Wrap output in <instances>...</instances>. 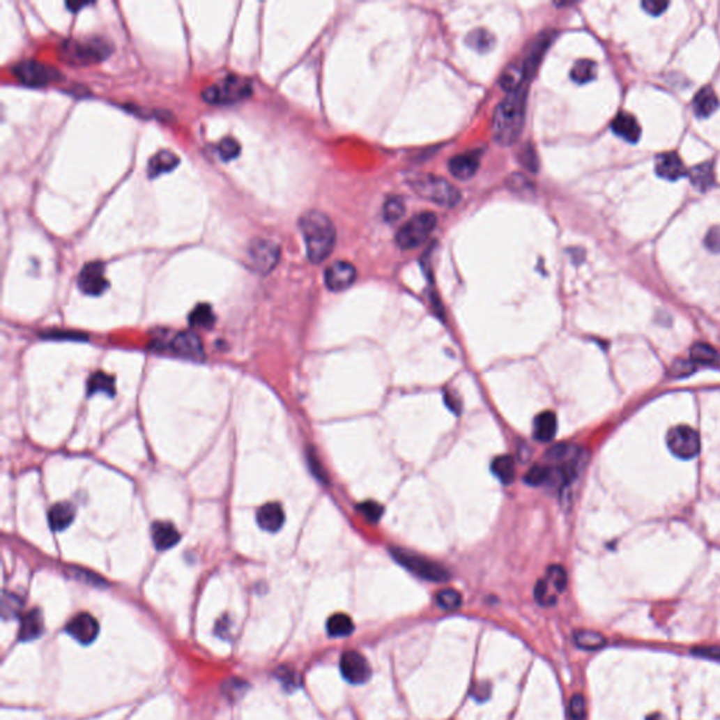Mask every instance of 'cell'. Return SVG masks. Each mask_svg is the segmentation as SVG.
Segmentation results:
<instances>
[{
	"instance_id": "1",
	"label": "cell",
	"mask_w": 720,
	"mask_h": 720,
	"mask_svg": "<svg viewBox=\"0 0 720 720\" xmlns=\"http://www.w3.org/2000/svg\"><path fill=\"white\" fill-rule=\"evenodd\" d=\"M529 82L522 84L497 106L493 117L494 141L503 146L515 144L523 130Z\"/></svg>"
},
{
	"instance_id": "2",
	"label": "cell",
	"mask_w": 720,
	"mask_h": 720,
	"mask_svg": "<svg viewBox=\"0 0 720 720\" xmlns=\"http://www.w3.org/2000/svg\"><path fill=\"white\" fill-rule=\"evenodd\" d=\"M309 262L321 263L334 251L337 231L331 218L318 210L305 211L298 220Z\"/></svg>"
},
{
	"instance_id": "3",
	"label": "cell",
	"mask_w": 720,
	"mask_h": 720,
	"mask_svg": "<svg viewBox=\"0 0 720 720\" xmlns=\"http://www.w3.org/2000/svg\"><path fill=\"white\" fill-rule=\"evenodd\" d=\"M251 95L252 82L241 75H227L201 92V98L210 105H232Z\"/></svg>"
},
{
	"instance_id": "4",
	"label": "cell",
	"mask_w": 720,
	"mask_h": 720,
	"mask_svg": "<svg viewBox=\"0 0 720 720\" xmlns=\"http://www.w3.org/2000/svg\"><path fill=\"white\" fill-rule=\"evenodd\" d=\"M410 185L415 194L441 207H454L461 199V193L454 185L436 175L418 176Z\"/></svg>"
},
{
	"instance_id": "5",
	"label": "cell",
	"mask_w": 720,
	"mask_h": 720,
	"mask_svg": "<svg viewBox=\"0 0 720 720\" xmlns=\"http://www.w3.org/2000/svg\"><path fill=\"white\" fill-rule=\"evenodd\" d=\"M391 556L398 565H401L404 569H407L408 572H411L422 580L432 583H445L450 579V573L443 566L414 551L395 547L391 549Z\"/></svg>"
},
{
	"instance_id": "6",
	"label": "cell",
	"mask_w": 720,
	"mask_h": 720,
	"mask_svg": "<svg viewBox=\"0 0 720 720\" xmlns=\"http://www.w3.org/2000/svg\"><path fill=\"white\" fill-rule=\"evenodd\" d=\"M436 224L438 218L434 213H420L398 229L395 235V244L404 251L415 250L427 241L432 231L436 228Z\"/></svg>"
},
{
	"instance_id": "7",
	"label": "cell",
	"mask_w": 720,
	"mask_h": 720,
	"mask_svg": "<svg viewBox=\"0 0 720 720\" xmlns=\"http://www.w3.org/2000/svg\"><path fill=\"white\" fill-rule=\"evenodd\" d=\"M110 54L109 44L102 40H69L61 49V58L73 65H88L102 61Z\"/></svg>"
},
{
	"instance_id": "8",
	"label": "cell",
	"mask_w": 720,
	"mask_h": 720,
	"mask_svg": "<svg viewBox=\"0 0 720 720\" xmlns=\"http://www.w3.org/2000/svg\"><path fill=\"white\" fill-rule=\"evenodd\" d=\"M13 73L22 84L31 88L47 86L52 82L59 81L62 77L61 72L54 66L33 59L22 61L17 65H15Z\"/></svg>"
},
{
	"instance_id": "9",
	"label": "cell",
	"mask_w": 720,
	"mask_h": 720,
	"mask_svg": "<svg viewBox=\"0 0 720 720\" xmlns=\"http://www.w3.org/2000/svg\"><path fill=\"white\" fill-rule=\"evenodd\" d=\"M667 446L670 452L680 459H694L699 454L700 450L699 434L688 425L674 427L668 431Z\"/></svg>"
},
{
	"instance_id": "10",
	"label": "cell",
	"mask_w": 720,
	"mask_h": 720,
	"mask_svg": "<svg viewBox=\"0 0 720 720\" xmlns=\"http://www.w3.org/2000/svg\"><path fill=\"white\" fill-rule=\"evenodd\" d=\"M248 258L255 272L268 275L279 263L280 247L270 239L256 238L250 244Z\"/></svg>"
},
{
	"instance_id": "11",
	"label": "cell",
	"mask_w": 720,
	"mask_h": 720,
	"mask_svg": "<svg viewBox=\"0 0 720 720\" xmlns=\"http://www.w3.org/2000/svg\"><path fill=\"white\" fill-rule=\"evenodd\" d=\"M77 287L88 296H100L109 287L105 265L100 261L86 263L77 276Z\"/></svg>"
},
{
	"instance_id": "12",
	"label": "cell",
	"mask_w": 720,
	"mask_h": 720,
	"mask_svg": "<svg viewBox=\"0 0 720 720\" xmlns=\"http://www.w3.org/2000/svg\"><path fill=\"white\" fill-rule=\"evenodd\" d=\"M99 622L86 612L73 616L72 620L66 625V633L81 645L93 643L99 636Z\"/></svg>"
},
{
	"instance_id": "13",
	"label": "cell",
	"mask_w": 720,
	"mask_h": 720,
	"mask_svg": "<svg viewBox=\"0 0 720 720\" xmlns=\"http://www.w3.org/2000/svg\"><path fill=\"white\" fill-rule=\"evenodd\" d=\"M341 673L348 682L360 685L370 678L372 668L362 654L346 652L341 657Z\"/></svg>"
},
{
	"instance_id": "14",
	"label": "cell",
	"mask_w": 720,
	"mask_h": 720,
	"mask_svg": "<svg viewBox=\"0 0 720 720\" xmlns=\"http://www.w3.org/2000/svg\"><path fill=\"white\" fill-rule=\"evenodd\" d=\"M171 351L186 360L192 362H203L204 360V348L201 339L197 334L190 331H183L178 334L171 342Z\"/></svg>"
},
{
	"instance_id": "15",
	"label": "cell",
	"mask_w": 720,
	"mask_h": 720,
	"mask_svg": "<svg viewBox=\"0 0 720 720\" xmlns=\"http://www.w3.org/2000/svg\"><path fill=\"white\" fill-rule=\"evenodd\" d=\"M325 286L331 291H344L356 280V268L344 261H338L325 270Z\"/></svg>"
},
{
	"instance_id": "16",
	"label": "cell",
	"mask_w": 720,
	"mask_h": 720,
	"mask_svg": "<svg viewBox=\"0 0 720 720\" xmlns=\"http://www.w3.org/2000/svg\"><path fill=\"white\" fill-rule=\"evenodd\" d=\"M480 168V153L477 151L464 152L453 156L449 161V172L459 181L471 179Z\"/></svg>"
},
{
	"instance_id": "17",
	"label": "cell",
	"mask_w": 720,
	"mask_h": 720,
	"mask_svg": "<svg viewBox=\"0 0 720 720\" xmlns=\"http://www.w3.org/2000/svg\"><path fill=\"white\" fill-rule=\"evenodd\" d=\"M656 172L660 178L671 182L681 179L688 174L681 158L675 152H664L657 156Z\"/></svg>"
},
{
	"instance_id": "18",
	"label": "cell",
	"mask_w": 720,
	"mask_h": 720,
	"mask_svg": "<svg viewBox=\"0 0 720 720\" xmlns=\"http://www.w3.org/2000/svg\"><path fill=\"white\" fill-rule=\"evenodd\" d=\"M179 162H181V159L175 152H172L169 149L158 151L155 155H152V158L148 162V168H146L148 176L151 179H153L164 174L172 172L179 165Z\"/></svg>"
},
{
	"instance_id": "19",
	"label": "cell",
	"mask_w": 720,
	"mask_h": 720,
	"mask_svg": "<svg viewBox=\"0 0 720 720\" xmlns=\"http://www.w3.org/2000/svg\"><path fill=\"white\" fill-rule=\"evenodd\" d=\"M258 525L266 532H277L284 523V512L280 504L269 503L262 505L256 514Z\"/></svg>"
},
{
	"instance_id": "20",
	"label": "cell",
	"mask_w": 720,
	"mask_h": 720,
	"mask_svg": "<svg viewBox=\"0 0 720 720\" xmlns=\"http://www.w3.org/2000/svg\"><path fill=\"white\" fill-rule=\"evenodd\" d=\"M151 535L158 550H168L181 540V533L171 522H155Z\"/></svg>"
},
{
	"instance_id": "21",
	"label": "cell",
	"mask_w": 720,
	"mask_h": 720,
	"mask_svg": "<svg viewBox=\"0 0 720 720\" xmlns=\"http://www.w3.org/2000/svg\"><path fill=\"white\" fill-rule=\"evenodd\" d=\"M612 130L616 135L622 137L627 142H637L640 135H642V128H640L636 117L630 113H619L613 121H612Z\"/></svg>"
},
{
	"instance_id": "22",
	"label": "cell",
	"mask_w": 720,
	"mask_h": 720,
	"mask_svg": "<svg viewBox=\"0 0 720 720\" xmlns=\"http://www.w3.org/2000/svg\"><path fill=\"white\" fill-rule=\"evenodd\" d=\"M44 633V619L38 609L30 611L22 619L19 640L20 642H31Z\"/></svg>"
},
{
	"instance_id": "23",
	"label": "cell",
	"mask_w": 720,
	"mask_h": 720,
	"mask_svg": "<svg viewBox=\"0 0 720 720\" xmlns=\"http://www.w3.org/2000/svg\"><path fill=\"white\" fill-rule=\"evenodd\" d=\"M557 432V418L551 411H543L533 421V438L537 442L547 443L554 439Z\"/></svg>"
},
{
	"instance_id": "24",
	"label": "cell",
	"mask_w": 720,
	"mask_h": 720,
	"mask_svg": "<svg viewBox=\"0 0 720 720\" xmlns=\"http://www.w3.org/2000/svg\"><path fill=\"white\" fill-rule=\"evenodd\" d=\"M692 107H694L695 114L700 118H705V117H709L710 114H713L719 107V99H717L714 91L710 86L702 88L695 95Z\"/></svg>"
},
{
	"instance_id": "25",
	"label": "cell",
	"mask_w": 720,
	"mask_h": 720,
	"mask_svg": "<svg viewBox=\"0 0 720 720\" xmlns=\"http://www.w3.org/2000/svg\"><path fill=\"white\" fill-rule=\"evenodd\" d=\"M75 507L70 503L55 504L48 514V522L52 530H65L75 519Z\"/></svg>"
},
{
	"instance_id": "26",
	"label": "cell",
	"mask_w": 720,
	"mask_h": 720,
	"mask_svg": "<svg viewBox=\"0 0 720 720\" xmlns=\"http://www.w3.org/2000/svg\"><path fill=\"white\" fill-rule=\"evenodd\" d=\"M688 176L691 179V183L699 192H702V193L706 192L714 183V174H713L712 162H703V164H700L698 167H694L688 172Z\"/></svg>"
},
{
	"instance_id": "27",
	"label": "cell",
	"mask_w": 720,
	"mask_h": 720,
	"mask_svg": "<svg viewBox=\"0 0 720 720\" xmlns=\"http://www.w3.org/2000/svg\"><path fill=\"white\" fill-rule=\"evenodd\" d=\"M574 642L580 649L594 652L602 649L606 645V638L594 630H577L574 633Z\"/></svg>"
},
{
	"instance_id": "28",
	"label": "cell",
	"mask_w": 720,
	"mask_h": 720,
	"mask_svg": "<svg viewBox=\"0 0 720 720\" xmlns=\"http://www.w3.org/2000/svg\"><path fill=\"white\" fill-rule=\"evenodd\" d=\"M544 459L549 460V461H553V463L563 464V463L580 459V449L577 446H573V445L560 443V445H556V446L550 447L546 452Z\"/></svg>"
},
{
	"instance_id": "29",
	"label": "cell",
	"mask_w": 720,
	"mask_h": 720,
	"mask_svg": "<svg viewBox=\"0 0 720 720\" xmlns=\"http://www.w3.org/2000/svg\"><path fill=\"white\" fill-rule=\"evenodd\" d=\"M491 470L494 475L500 480L503 484H511L515 477V463L514 459L508 454L498 456L493 460Z\"/></svg>"
},
{
	"instance_id": "30",
	"label": "cell",
	"mask_w": 720,
	"mask_h": 720,
	"mask_svg": "<svg viewBox=\"0 0 720 720\" xmlns=\"http://www.w3.org/2000/svg\"><path fill=\"white\" fill-rule=\"evenodd\" d=\"M327 630L332 637H345L352 634L355 625L346 613H335L327 622Z\"/></svg>"
},
{
	"instance_id": "31",
	"label": "cell",
	"mask_w": 720,
	"mask_h": 720,
	"mask_svg": "<svg viewBox=\"0 0 720 720\" xmlns=\"http://www.w3.org/2000/svg\"><path fill=\"white\" fill-rule=\"evenodd\" d=\"M570 75L574 82L580 85L588 84L597 76V63L591 59H580L574 63Z\"/></svg>"
},
{
	"instance_id": "32",
	"label": "cell",
	"mask_w": 720,
	"mask_h": 720,
	"mask_svg": "<svg viewBox=\"0 0 720 720\" xmlns=\"http://www.w3.org/2000/svg\"><path fill=\"white\" fill-rule=\"evenodd\" d=\"M189 323L196 328H210L215 323V315L208 304H199L189 315Z\"/></svg>"
},
{
	"instance_id": "33",
	"label": "cell",
	"mask_w": 720,
	"mask_h": 720,
	"mask_svg": "<svg viewBox=\"0 0 720 720\" xmlns=\"http://www.w3.org/2000/svg\"><path fill=\"white\" fill-rule=\"evenodd\" d=\"M466 43L468 44V47H471L473 49H475L478 52H487L496 44V38L487 30L477 29L468 34V37L466 38Z\"/></svg>"
},
{
	"instance_id": "34",
	"label": "cell",
	"mask_w": 720,
	"mask_h": 720,
	"mask_svg": "<svg viewBox=\"0 0 720 720\" xmlns=\"http://www.w3.org/2000/svg\"><path fill=\"white\" fill-rule=\"evenodd\" d=\"M114 391H116V384H114V378L112 376L99 372L89 377V381H88V392L89 394L103 392L107 395H113Z\"/></svg>"
},
{
	"instance_id": "35",
	"label": "cell",
	"mask_w": 720,
	"mask_h": 720,
	"mask_svg": "<svg viewBox=\"0 0 720 720\" xmlns=\"http://www.w3.org/2000/svg\"><path fill=\"white\" fill-rule=\"evenodd\" d=\"M553 478V468L550 466L544 464H536L530 467L525 475V483L530 487H539L549 482Z\"/></svg>"
},
{
	"instance_id": "36",
	"label": "cell",
	"mask_w": 720,
	"mask_h": 720,
	"mask_svg": "<svg viewBox=\"0 0 720 720\" xmlns=\"http://www.w3.org/2000/svg\"><path fill=\"white\" fill-rule=\"evenodd\" d=\"M691 362L694 365H712L717 362L719 355L717 352L707 344L698 342L694 344L691 348Z\"/></svg>"
},
{
	"instance_id": "37",
	"label": "cell",
	"mask_w": 720,
	"mask_h": 720,
	"mask_svg": "<svg viewBox=\"0 0 720 720\" xmlns=\"http://www.w3.org/2000/svg\"><path fill=\"white\" fill-rule=\"evenodd\" d=\"M406 214V201L399 196H391L383 206V217L387 222H397Z\"/></svg>"
},
{
	"instance_id": "38",
	"label": "cell",
	"mask_w": 720,
	"mask_h": 720,
	"mask_svg": "<svg viewBox=\"0 0 720 720\" xmlns=\"http://www.w3.org/2000/svg\"><path fill=\"white\" fill-rule=\"evenodd\" d=\"M544 581L551 585L556 591L563 592L567 587V573L562 566H551L547 570Z\"/></svg>"
},
{
	"instance_id": "39",
	"label": "cell",
	"mask_w": 720,
	"mask_h": 720,
	"mask_svg": "<svg viewBox=\"0 0 720 720\" xmlns=\"http://www.w3.org/2000/svg\"><path fill=\"white\" fill-rule=\"evenodd\" d=\"M436 602L442 609L454 611L461 605V595L456 590L446 588L436 594Z\"/></svg>"
},
{
	"instance_id": "40",
	"label": "cell",
	"mask_w": 720,
	"mask_h": 720,
	"mask_svg": "<svg viewBox=\"0 0 720 720\" xmlns=\"http://www.w3.org/2000/svg\"><path fill=\"white\" fill-rule=\"evenodd\" d=\"M217 151L222 161H232V159H235L239 155V152H241V146H239L236 139H233L232 137H227L218 144Z\"/></svg>"
},
{
	"instance_id": "41",
	"label": "cell",
	"mask_w": 720,
	"mask_h": 720,
	"mask_svg": "<svg viewBox=\"0 0 720 720\" xmlns=\"http://www.w3.org/2000/svg\"><path fill=\"white\" fill-rule=\"evenodd\" d=\"M247 688H248V684L238 678L229 680V681L224 682V685H222V691L229 699H238L239 696H243L244 692L247 691Z\"/></svg>"
},
{
	"instance_id": "42",
	"label": "cell",
	"mask_w": 720,
	"mask_h": 720,
	"mask_svg": "<svg viewBox=\"0 0 720 720\" xmlns=\"http://www.w3.org/2000/svg\"><path fill=\"white\" fill-rule=\"evenodd\" d=\"M276 677L280 680V682L283 684V687L289 691H293V689H297L300 688V677L298 674H296L291 668L289 667H282L279 668Z\"/></svg>"
},
{
	"instance_id": "43",
	"label": "cell",
	"mask_w": 720,
	"mask_h": 720,
	"mask_svg": "<svg viewBox=\"0 0 720 720\" xmlns=\"http://www.w3.org/2000/svg\"><path fill=\"white\" fill-rule=\"evenodd\" d=\"M359 511L370 522H377L383 515L381 505L374 501H365L363 504L359 505Z\"/></svg>"
},
{
	"instance_id": "44",
	"label": "cell",
	"mask_w": 720,
	"mask_h": 720,
	"mask_svg": "<svg viewBox=\"0 0 720 720\" xmlns=\"http://www.w3.org/2000/svg\"><path fill=\"white\" fill-rule=\"evenodd\" d=\"M585 699L583 695H574L570 700V716L573 720H584L585 719Z\"/></svg>"
},
{
	"instance_id": "45",
	"label": "cell",
	"mask_w": 720,
	"mask_h": 720,
	"mask_svg": "<svg viewBox=\"0 0 720 720\" xmlns=\"http://www.w3.org/2000/svg\"><path fill=\"white\" fill-rule=\"evenodd\" d=\"M705 245L714 254L720 252V227H713L707 231L705 236Z\"/></svg>"
},
{
	"instance_id": "46",
	"label": "cell",
	"mask_w": 720,
	"mask_h": 720,
	"mask_svg": "<svg viewBox=\"0 0 720 720\" xmlns=\"http://www.w3.org/2000/svg\"><path fill=\"white\" fill-rule=\"evenodd\" d=\"M671 370H673V376L682 377V376L691 374L695 370V365L691 360H677L671 366Z\"/></svg>"
},
{
	"instance_id": "47",
	"label": "cell",
	"mask_w": 720,
	"mask_h": 720,
	"mask_svg": "<svg viewBox=\"0 0 720 720\" xmlns=\"http://www.w3.org/2000/svg\"><path fill=\"white\" fill-rule=\"evenodd\" d=\"M642 6H643V9L649 15L660 16L668 8V3L661 2V0H645V2L642 3Z\"/></svg>"
},
{
	"instance_id": "48",
	"label": "cell",
	"mask_w": 720,
	"mask_h": 720,
	"mask_svg": "<svg viewBox=\"0 0 720 720\" xmlns=\"http://www.w3.org/2000/svg\"><path fill=\"white\" fill-rule=\"evenodd\" d=\"M692 653L695 656H699V657H706V659H712V660H720V648H696L692 650Z\"/></svg>"
},
{
	"instance_id": "49",
	"label": "cell",
	"mask_w": 720,
	"mask_h": 720,
	"mask_svg": "<svg viewBox=\"0 0 720 720\" xmlns=\"http://www.w3.org/2000/svg\"><path fill=\"white\" fill-rule=\"evenodd\" d=\"M88 5H89L88 2L86 3H66V8H69L72 12H76L77 9H81V8L88 6Z\"/></svg>"
},
{
	"instance_id": "50",
	"label": "cell",
	"mask_w": 720,
	"mask_h": 720,
	"mask_svg": "<svg viewBox=\"0 0 720 720\" xmlns=\"http://www.w3.org/2000/svg\"><path fill=\"white\" fill-rule=\"evenodd\" d=\"M648 720H666V719H664V716H661L660 713H654V714H650V716L648 717Z\"/></svg>"
}]
</instances>
